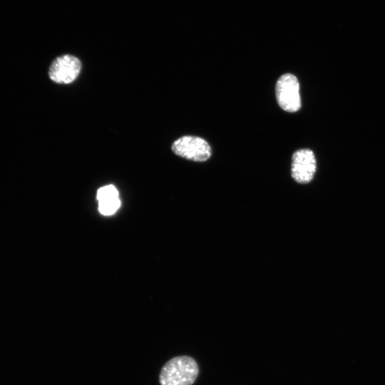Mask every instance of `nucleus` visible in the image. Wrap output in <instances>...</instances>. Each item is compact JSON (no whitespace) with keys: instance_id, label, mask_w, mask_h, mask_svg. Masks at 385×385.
I'll return each mask as SVG.
<instances>
[{"instance_id":"obj_1","label":"nucleus","mask_w":385,"mask_h":385,"mask_svg":"<svg viewBox=\"0 0 385 385\" xmlns=\"http://www.w3.org/2000/svg\"><path fill=\"white\" fill-rule=\"evenodd\" d=\"M199 374L196 361L189 356H178L167 361L160 370V385H192Z\"/></svg>"},{"instance_id":"obj_2","label":"nucleus","mask_w":385,"mask_h":385,"mask_svg":"<svg viewBox=\"0 0 385 385\" xmlns=\"http://www.w3.org/2000/svg\"><path fill=\"white\" fill-rule=\"evenodd\" d=\"M171 148L177 155L195 162L207 160L212 153L211 148L205 140L192 135L179 138L174 141Z\"/></svg>"},{"instance_id":"obj_3","label":"nucleus","mask_w":385,"mask_h":385,"mask_svg":"<svg viewBox=\"0 0 385 385\" xmlns=\"http://www.w3.org/2000/svg\"><path fill=\"white\" fill-rule=\"evenodd\" d=\"M276 97L279 106L285 111L300 109L299 83L295 76L285 73L279 77L276 84Z\"/></svg>"},{"instance_id":"obj_4","label":"nucleus","mask_w":385,"mask_h":385,"mask_svg":"<svg viewBox=\"0 0 385 385\" xmlns=\"http://www.w3.org/2000/svg\"><path fill=\"white\" fill-rule=\"evenodd\" d=\"M81 70V63L77 57L64 54L53 61L48 76L55 83L67 84L76 79Z\"/></svg>"},{"instance_id":"obj_5","label":"nucleus","mask_w":385,"mask_h":385,"mask_svg":"<svg viewBox=\"0 0 385 385\" xmlns=\"http://www.w3.org/2000/svg\"><path fill=\"white\" fill-rule=\"evenodd\" d=\"M317 170L314 153L309 149L297 150L292 155L291 174L293 179L301 184L312 180Z\"/></svg>"},{"instance_id":"obj_6","label":"nucleus","mask_w":385,"mask_h":385,"mask_svg":"<svg viewBox=\"0 0 385 385\" xmlns=\"http://www.w3.org/2000/svg\"><path fill=\"white\" fill-rule=\"evenodd\" d=\"M120 205L118 197L98 202L99 212L104 215H111L115 213Z\"/></svg>"},{"instance_id":"obj_7","label":"nucleus","mask_w":385,"mask_h":385,"mask_svg":"<svg viewBox=\"0 0 385 385\" xmlns=\"http://www.w3.org/2000/svg\"><path fill=\"white\" fill-rule=\"evenodd\" d=\"M118 197V192L113 185L103 186L98 189L97 192V200L98 202L108 200Z\"/></svg>"}]
</instances>
